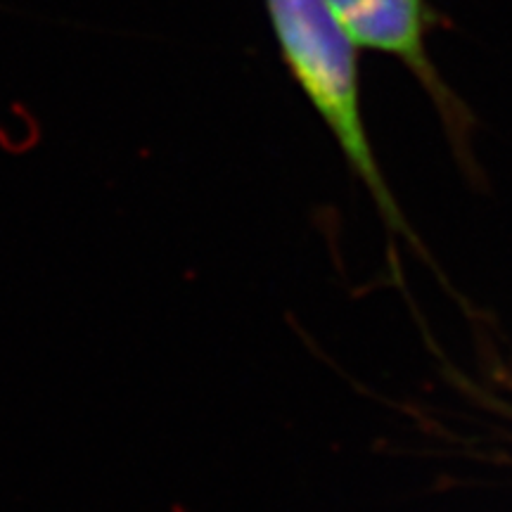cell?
Here are the masks:
<instances>
[{"instance_id":"cell-2","label":"cell","mask_w":512,"mask_h":512,"mask_svg":"<svg viewBox=\"0 0 512 512\" xmlns=\"http://www.w3.org/2000/svg\"><path fill=\"white\" fill-rule=\"evenodd\" d=\"M344 34L356 48L375 50L399 60L420 83L422 93L437 110L458 157H472L470 143L475 114L432 60L427 38L434 29L451 27L448 17L430 0H325Z\"/></svg>"},{"instance_id":"cell-1","label":"cell","mask_w":512,"mask_h":512,"mask_svg":"<svg viewBox=\"0 0 512 512\" xmlns=\"http://www.w3.org/2000/svg\"><path fill=\"white\" fill-rule=\"evenodd\" d=\"M280 60L328 126L351 171L361 178L382 219L415 242L370 145L363 114L358 53L325 0H264Z\"/></svg>"}]
</instances>
